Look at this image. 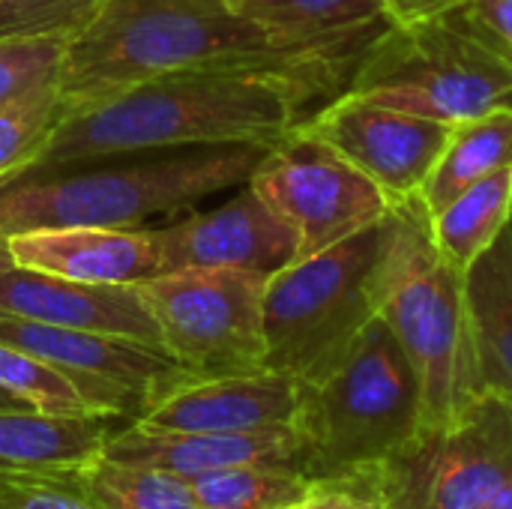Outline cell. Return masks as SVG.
I'll use <instances>...</instances> for the list:
<instances>
[{"instance_id": "8992f818", "label": "cell", "mask_w": 512, "mask_h": 509, "mask_svg": "<svg viewBox=\"0 0 512 509\" xmlns=\"http://www.w3.org/2000/svg\"><path fill=\"white\" fill-rule=\"evenodd\" d=\"M384 219L267 279L264 369L318 384L348 357L378 315L372 273L381 255Z\"/></svg>"}, {"instance_id": "cb8c5ba5", "label": "cell", "mask_w": 512, "mask_h": 509, "mask_svg": "<svg viewBox=\"0 0 512 509\" xmlns=\"http://www.w3.org/2000/svg\"><path fill=\"white\" fill-rule=\"evenodd\" d=\"M312 477L291 468L243 465L192 480L204 509H282L294 504Z\"/></svg>"}, {"instance_id": "5bb4252c", "label": "cell", "mask_w": 512, "mask_h": 509, "mask_svg": "<svg viewBox=\"0 0 512 509\" xmlns=\"http://www.w3.org/2000/svg\"><path fill=\"white\" fill-rule=\"evenodd\" d=\"M300 381L285 372L258 369L243 375L189 378L147 405L135 420L153 432H252L294 426Z\"/></svg>"}, {"instance_id": "e0dca14e", "label": "cell", "mask_w": 512, "mask_h": 509, "mask_svg": "<svg viewBox=\"0 0 512 509\" xmlns=\"http://www.w3.org/2000/svg\"><path fill=\"white\" fill-rule=\"evenodd\" d=\"M15 267L93 285H138L159 273L153 228H39L6 237Z\"/></svg>"}, {"instance_id": "6da1fadb", "label": "cell", "mask_w": 512, "mask_h": 509, "mask_svg": "<svg viewBox=\"0 0 512 509\" xmlns=\"http://www.w3.org/2000/svg\"><path fill=\"white\" fill-rule=\"evenodd\" d=\"M384 27L339 36L270 30L225 0H108L69 39L60 90L69 102L174 72H270L321 105L345 93Z\"/></svg>"}, {"instance_id": "d4e9b609", "label": "cell", "mask_w": 512, "mask_h": 509, "mask_svg": "<svg viewBox=\"0 0 512 509\" xmlns=\"http://www.w3.org/2000/svg\"><path fill=\"white\" fill-rule=\"evenodd\" d=\"M66 111L69 99L60 84H48L0 108V183L24 174L36 162Z\"/></svg>"}, {"instance_id": "7c38bea8", "label": "cell", "mask_w": 512, "mask_h": 509, "mask_svg": "<svg viewBox=\"0 0 512 509\" xmlns=\"http://www.w3.org/2000/svg\"><path fill=\"white\" fill-rule=\"evenodd\" d=\"M300 129L375 180L396 207L420 198L456 123L384 108L345 90L315 108Z\"/></svg>"}, {"instance_id": "4dcf8cb0", "label": "cell", "mask_w": 512, "mask_h": 509, "mask_svg": "<svg viewBox=\"0 0 512 509\" xmlns=\"http://www.w3.org/2000/svg\"><path fill=\"white\" fill-rule=\"evenodd\" d=\"M444 18L512 66V0H468Z\"/></svg>"}, {"instance_id": "d6a6232c", "label": "cell", "mask_w": 512, "mask_h": 509, "mask_svg": "<svg viewBox=\"0 0 512 509\" xmlns=\"http://www.w3.org/2000/svg\"><path fill=\"white\" fill-rule=\"evenodd\" d=\"M477 509H512V483L510 486H504L498 495H492L486 504H480Z\"/></svg>"}, {"instance_id": "83f0119b", "label": "cell", "mask_w": 512, "mask_h": 509, "mask_svg": "<svg viewBox=\"0 0 512 509\" xmlns=\"http://www.w3.org/2000/svg\"><path fill=\"white\" fill-rule=\"evenodd\" d=\"M108 0H0V36L78 30Z\"/></svg>"}, {"instance_id": "ba28073f", "label": "cell", "mask_w": 512, "mask_h": 509, "mask_svg": "<svg viewBox=\"0 0 512 509\" xmlns=\"http://www.w3.org/2000/svg\"><path fill=\"white\" fill-rule=\"evenodd\" d=\"M264 285L246 270L192 267L138 282L162 348L195 378L264 369Z\"/></svg>"}, {"instance_id": "3957f363", "label": "cell", "mask_w": 512, "mask_h": 509, "mask_svg": "<svg viewBox=\"0 0 512 509\" xmlns=\"http://www.w3.org/2000/svg\"><path fill=\"white\" fill-rule=\"evenodd\" d=\"M372 294L417 375L420 429L447 426L486 396L468 312V273L438 252L432 213L420 198L387 213Z\"/></svg>"}, {"instance_id": "e575fe53", "label": "cell", "mask_w": 512, "mask_h": 509, "mask_svg": "<svg viewBox=\"0 0 512 509\" xmlns=\"http://www.w3.org/2000/svg\"><path fill=\"white\" fill-rule=\"evenodd\" d=\"M12 267V258H9V246H6V237H0V276Z\"/></svg>"}, {"instance_id": "7402d4cb", "label": "cell", "mask_w": 512, "mask_h": 509, "mask_svg": "<svg viewBox=\"0 0 512 509\" xmlns=\"http://www.w3.org/2000/svg\"><path fill=\"white\" fill-rule=\"evenodd\" d=\"M75 483L102 509H204L192 480L105 456L75 471Z\"/></svg>"}, {"instance_id": "277c9868", "label": "cell", "mask_w": 512, "mask_h": 509, "mask_svg": "<svg viewBox=\"0 0 512 509\" xmlns=\"http://www.w3.org/2000/svg\"><path fill=\"white\" fill-rule=\"evenodd\" d=\"M267 147H204L114 168L24 171L0 183V237L39 228H144L246 186Z\"/></svg>"}, {"instance_id": "2e32d148", "label": "cell", "mask_w": 512, "mask_h": 509, "mask_svg": "<svg viewBox=\"0 0 512 509\" xmlns=\"http://www.w3.org/2000/svg\"><path fill=\"white\" fill-rule=\"evenodd\" d=\"M0 312L39 324L108 333L162 348L159 327L138 285L72 282L12 264L0 276Z\"/></svg>"}, {"instance_id": "9c48e42d", "label": "cell", "mask_w": 512, "mask_h": 509, "mask_svg": "<svg viewBox=\"0 0 512 509\" xmlns=\"http://www.w3.org/2000/svg\"><path fill=\"white\" fill-rule=\"evenodd\" d=\"M512 483V408L486 393L378 465L387 509H477Z\"/></svg>"}, {"instance_id": "30bf717a", "label": "cell", "mask_w": 512, "mask_h": 509, "mask_svg": "<svg viewBox=\"0 0 512 509\" xmlns=\"http://www.w3.org/2000/svg\"><path fill=\"white\" fill-rule=\"evenodd\" d=\"M300 240V258L318 255L378 225L393 201L330 144L297 129L267 147L249 183ZM297 258V261H300Z\"/></svg>"}, {"instance_id": "5b68a950", "label": "cell", "mask_w": 512, "mask_h": 509, "mask_svg": "<svg viewBox=\"0 0 512 509\" xmlns=\"http://www.w3.org/2000/svg\"><path fill=\"white\" fill-rule=\"evenodd\" d=\"M294 426L306 444L309 477L375 468L420 432V384L381 315L327 378L300 384Z\"/></svg>"}, {"instance_id": "9a60e30c", "label": "cell", "mask_w": 512, "mask_h": 509, "mask_svg": "<svg viewBox=\"0 0 512 509\" xmlns=\"http://www.w3.org/2000/svg\"><path fill=\"white\" fill-rule=\"evenodd\" d=\"M102 456L123 465L162 468L186 480L243 465H270L306 474V444L297 426L252 432H153L129 423L126 429L111 432Z\"/></svg>"}, {"instance_id": "8fae6325", "label": "cell", "mask_w": 512, "mask_h": 509, "mask_svg": "<svg viewBox=\"0 0 512 509\" xmlns=\"http://www.w3.org/2000/svg\"><path fill=\"white\" fill-rule=\"evenodd\" d=\"M0 342L36 354L60 369L87 405L114 420L135 423L153 399L192 378L165 348L135 339L72 330L0 312Z\"/></svg>"}, {"instance_id": "4316f807", "label": "cell", "mask_w": 512, "mask_h": 509, "mask_svg": "<svg viewBox=\"0 0 512 509\" xmlns=\"http://www.w3.org/2000/svg\"><path fill=\"white\" fill-rule=\"evenodd\" d=\"M0 387L27 402L33 411L63 417H102L87 405L84 393L60 369L6 342H0Z\"/></svg>"}, {"instance_id": "7a4b0ae2", "label": "cell", "mask_w": 512, "mask_h": 509, "mask_svg": "<svg viewBox=\"0 0 512 509\" xmlns=\"http://www.w3.org/2000/svg\"><path fill=\"white\" fill-rule=\"evenodd\" d=\"M321 102L270 72H174L69 102L27 171L183 147H273Z\"/></svg>"}, {"instance_id": "1f68e13d", "label": "cell", "mask_w": 512, "mask_h": 509, "mask_svg": "<svg viewBox=\"0 0 512 509\" xmlns=\"http://www.w3.org/2000/svg\"><path fill=\"white\" fill-rule=\"evenodd\" d=\"M465 3H468V0H381L384 18H387L390 24H396V27L444 18V15L456 12V9L465 6Z\"/></svg>"}, {"instance_id": "f546056e", "label": "cell", "mask_w": 512, "mask_h": 509, "mask_svg": "<svg viewBox=\"0 0 512 509\" xmlns=\"http://www.w3.org/2000/svg\"><path fill=\"white\" fill-rule=\"evenodd\" d=\"M282 509H387L378 486V465L336 477H312L309 489Z\"/></svg>"}, {"instance_id": "44dd1931", "label": "cell", "mask_w": 512, "mask_h": 509, "mask_svg": "<svg viewBox=\"0 0 512 509\" xmlns=\"http://www.w3.org/2000/svg\"><path fill=\"white\" fill-rule=\"evenodd\" d=\"M507 225H512V165L471 183L432 213V240L450 264L468 273Z\"/></svg>"}, {"instance_id": "484cf974", "label": "cell", "mask_w": 512, "mask_h": 509, "mask_svg": "<svg viewBox=\"0 0 512 509\" xmlns=\"http://www.w3.org/2000/svg\"><path fill=\"white\" fill-rule=\"evenodd\" d=\"M72 33L75 30L0 36V108L48 84H60Z\"/></svg>"}, {"instance_id": "d6986e66", "label": "cell", "mask_w": 512, "mask_h": 509, "mask_svg": "<svg viewBox=\"0 0 512 509\" xmlns=\"http://www.w3.org/2000/svg\"><path fill=\"white\" fill-rule=\"evenodd\" d=\"M468 312L483 387L512 408V225L468 267Z\"/></svg>"}, {"instance_id": "ffe728a7", "label": "cell", "mask_w": 512, "mask_h": 509, "mask_svg": "<svg viewBox=\"0 0 512 509\" xmlns=\"http://www.w3.org/2000/svg\"><path fill=\"white\" fill-rule=\"evenodd\" d=\"M512 165V105L495 108L483 117L456 123L444 153L438 156L420 201L429 213H438L447 201L465 192L471 183Z\"/></svg>"}, {"instance_id": "f1b7e54d", "label": "cell", "mask_w": 512, "mask_h": 509, "mask_svg": "<svg viewBox=\"0 0 512 509\" xmlns=\"http://www.w3.org/2000/svg\"><path fill=\"white\" fill-rule=\"evenodd\" d=\"M0 509H102L75 474H27L0 480Z\"/></svg>"}, {"instance_id": "836d02e7", "label": "cell", "mask_w": 512, "mask_h": 509, "mask_svg": "<svg viewBox=\"0 0 512 509\" xmlns=\"http://www.w3.org/2000/svg\"><path fill=\"white\" fill-rule=\"evenodd\" d=\"M12 408H30L27 402H21L18 396H12L9 390L0 387V411H12Z\"/></svg>"}, {"instance_id": "4fadbf2b", "label": "cell", "mask_w": 512, "mask_h": 509, "mask_svg": "<svg viewBox=\"0 0 512 509\" xmlns=\"http://www.w3.org/2000/svg\"><path fill=\"white\" fill-rule=\"evenodd\" d=\"M159 246V273L219 267L273 276L300 258L294 228L270 204L243 186L240 195L207 213H189L180 222L153 228Z\"/></svg>"}, {"instance_id": "ac0fdd59", "label": "cell", "mask_w": 512, "mask_h": 509, "mask_svg": "<svg viewBox=\"0 0 512 509\" xmlns=\"http://www.w3.org/2000/svg\"><path fill=\"white\" fill-rule=\"evenodd\" d=\"M114 417H63L33 408L0 411V480L75 474L102 456Z\"/></svg>"}, {"instance_id": "52a82bcc", "label": "cell", "mask_w": 512, "mask_h": 509, "mask_svg": "<svg viewBox=\"0 0 512 509\" xmlns=\"http://www.w3.org/2000/svg\"><path fill=\"white\" fill-rule=\"evenodd\" d=\"M348 93L444 123L512 105V66L450 18L387 24L363 51Z\"/></svg>"}, {"instance_id": "603a6c76", "label": "cell", "mask_w": 512, "mask_h": 509, "mask_svg": "<svg viewBox=\"0 0 512 509\" xmlns=\"http://www.w3.org/2000/svg\"><path fill=\"white\" fill-rule=\"evenodd\" d=\"M240 15L291 36H339L387 27L381 0H225Z\"/></svg>"}]
</instances>
